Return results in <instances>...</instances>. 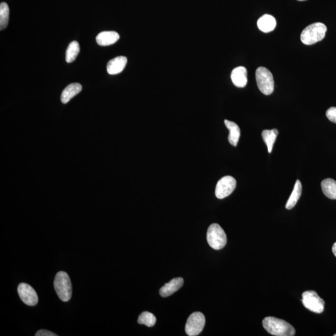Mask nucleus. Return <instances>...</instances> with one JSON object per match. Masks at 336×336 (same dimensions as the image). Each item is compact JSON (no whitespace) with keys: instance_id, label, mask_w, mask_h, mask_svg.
<instances>
[{"instance_id":"f3484780","label":"nucleus","mask_w":336,"mask_h":336,"mask_svg":"<svg viewBox=\"0 0 336 336\" xmlns=\"http://www.w3.org/2000/svg\"><path fill=\"white\" fill-rule=\"evenodd\" d=\"M302 193V185L299 180H296L294 189H293L292 194L289 197V200L287 202L286 208L287 210H292L300 198Z\"/></svg>"},{"instance_id":"4468645a","label":"nucleus","mask_w":336,"mask_h":336,"mask_svg":"<svg viewBox=\"0 0 336 336\" xmlns=\"http://www.w3.org/2000/svg\"><path fill=\"white\" fill-rule=\"evenodd\" d=\"M257 26L261 32L270 33L275 30L276 26V19L272 15H265L259 19Z\"/></svg>"},{"instance_id":"b1692460","label":"nucleus","mask_w":336,"mask_h":336,"mask_svg":"<svg viewBox=\"0 0 336 336\" xmlns=\"http://www.w3.org/2000/svg\"><path fill=\"white\" fill-rule=\"evenodd\" d=\"M36 336H57V334H55L52 332L47 331V330H39L36 334Z\"/></svg>"},{"instance_id":"bb28decb","label":"nucleus","mask_w":336,"mask_h":336,"mask_svg":"<svg viewBox=\"0 0 336 336\" xmlns=\"http://www.w3.org/2000/svg\"><path fill=\"white\" fill-rule=\"evenodd\" d=\"M334 336H336V334L334 335Z\"/></svg>"},{"instance_id":"dca6fc26","label":"nucleus","mask_w":336,"mask_h":336,"mask_svg":"<svg viewBox=\"0 0 336 336\" xmlns=\"http://www.w3.org/2000/svg\"><path fill=\"white\" fill-rule=\"evenodd\" d=\"M224 123L229 131L228 140L230 145L237 146L239 143L240 137H241V130L236 123L227 120H225Z\"/></svg>"},{"instance_id":"aec40b11","label":"nucleus","mask_w":336,"mask_h":336,"mask_svg":"<svg viewBox=\"0 0 336 336\" xmlns=\"http://www.w3.org/2000/svg\"><path fill=\"white\" fill-rule=\"evenodd\" d=\"M80 52V46L77 41L70 42L66 50V60L67 63H71L74 62Z\"/></svg>"},{"instance_id":"20e7f679","label":"nucleus","mask_w":336,"mask_h":336,"mask_svg":"<svg viewBox=\"0 0 336 336\" xmlns=\"http://www.w3.org/2000/svg\"><path fill=\"white\" fill-rule=\"evenodd\" d=\"M207 240L209 245L214 250H221L227 244V236L224 229L217 224H211L209 227Z\"/></svg>"},{"instance_id":"ddd939ff","label":"nucleus","mask_w":336,"mask_h":336,"mask_svg":"<svg viewBox=\"0 0 336 336\" xmlns=\"http://www.w3.org/2000/svg\"><path fill=\"white\" fill-rule=\"evenodd\" d=\"M120 39V35L115 32H101L96 37L97 44L101 46H111Z\"/></svg>"},{"instance_id":"a878e982","label":"nucleus","mask_w":336,"mask_h":336,"mask_svg":"<svg viewBox=\"0 0 336 336\" xmlns=\"http://www.w3.org/2000/svg\"><path fill=\"white\" fill-rule=\"evenodd\" d=\"M298 1H305V0H298Z\"/></svg>"},{"instance_id":"f03ea898","label":"nucleus","mask_w":336,"mask_h":336,"mask_svg":"<svg viewBox=\"0 0 336 336\" xmlns=\"http://www.w3.org/2000/svg\"><path fill=\"white\" fill-rule=\"evenodd\" d=\"M327 28L322 22L309 25L302 32L301 41L306 45H312L321 41L325 37Z\"/></svg>"},{"instance_id":"1a4fd4ad","label":"nucleus","mask_w":336,"mask_h":336,"mask_svg":"<svg viewBox=\"0 0 336 336\" xmlns=\"http://www.w3.org/2000/svg\"><path fill=\"white\" fill-rule=\"evenodd\" d=\"M18 293L21 301L28 306H33L38 303L37 293L30 285L22 283L19 285Z\"/></svg>"},{"instance_id":"39448f33","label":"nucleus","mask_w":336,"mask_h":336,"mask_svg":"<svg viewBox=\"0 0 336 336\" xmlns=\"http://www.w3.org/2000/svg\"><path fill=\"white\" fill-rule=\"evenodd\" d=\"M256 84L260 90L266 95L272 94L274 91V79L272 72L264 67H260L256 70Z\"/></svg>"},{"instance_id":"5701e85b","label":"nucleus","mask_w":336,"mask_h":336,"mask_svg":"<svg viewBox=\"0 0 336 336\" xmlns=\"http://www.w3.org/2000/svg\"><path fill=\"white\" fill-rule=\"evenodd\" d=\"M326 117L333 123H336V107H332L326 111Z\"/></svg>"},{"instance_id":"6e6552de","label":"nucleus","mask_w":336,"mask_h":336,"mask_svg":"<svg viewBox=\"0 0 336 336\" xmlns=\"http://www.w3.org/2000/svg\"><path fill=\"white\" fill-rule=\"evenodd\" d=\"M236 185L237 182L234 177L230 176L222 177L217 183L216 196L219 199L225 198L233 193Z\"/></svg>"},{"instance_id":"393cba45","label":"nucleus","mask_w":336,"mask_h":336,"mask_svg":"<svg viewBox=\"0 0 336 336\" xmlns=\"http://www.w3.org/2000/svg\"><path fill=\"white\" fill-rule=\"evenodd\" d=\"M332 252H333V253H334V255H335V256L336 257V242L334 243V245H333Z\"/></svg>"},{"instance_id":"423d86ee","label":"nucleus","mask_w":336,"mask_h":336,"mask_svg":"<svg viewBox=\"0 0 336 336\" xmlns=\"http://www.w3.org/2000/svg\"><path fill=\"white\" fill-rule=\"evenodd\" d=\"M302 302L306 309L317 314H321L324 312L325 303L315 291H306L302 295Z\"/></svg>"},{"instance_id":"0eeeda50","label":"nucleus","mask_w":336,"mask_h":336,"mask_svg":"<svg viewBox=\"0 0 336 336\" xmlns=\"http://www.w3.org/2000/svg\"><path fill=\"white\" fill-rule=\"evenodd\" d=\"M205 323L204 315L200 312H195L188 319L185 327L186 334L189 336L198 335L204 329Z\"/></svg>"},{"instance_id":"2eb2a0df","label":"nucleus","mask_w":336,"mask_h":336,"mask_svg":"<svg viewBox=\"0 0 336 336\" xmlns=\"http://www.w3.org/2000/svg\"><path fill=\"white\" fill-rule=\"evenodd\" d=\"M83 87L79 83H74L69 85L62 92L61 101L64 104L68 103L73 97L81 92Z\"/></svg>"},{"instance_id":"f257e3e1","label":"nucleus","mask_w":336,"mask_h":336,"mask_svg":"<svg viewBox=\"0 0 336 336\" xmlns=\"http://www.w3.org/2000/svg\"><path fill=\"white\" fill-rule=\"evenodd\" d=\"M263 326L269 334L276 336H293L295 329L285 320L275 317H267L262 321Z\"/></svg>"},{"instance_id":"412c9836","label":"nucleus","mask_w":336,"mask_h":336,"mask_svg":"<svg viewBox=\"0 0 336 336\" xmlns=\"http://www.w3.org/2000/svg\"><path fill=\"white\" fill-rule=\"evenodd\" d=\"M10 9L5 2L0 4V30H4L8 26L9 21Z\"/></svg>"},{"instance_id":"9b49d317","label":"nucleus","mask_w":336,"mask_h":336,"mask_svg":"<svg viewBox=\"0 0 336 336\" xmlns=\"http://www.w3.org/2000/svg\"><path fill=\"white\" fill-rule=\"evenodd\" d=\"M127 61L128 60L125 56H118L112 59L107 64V72L111 75L120 74L125 69Z\"/></svg>"},{"instance_id":"4be33fe9","label":"nucleus","mask_w":336,"mask_h":336,"mask_svg":"<svg viewBox=\"0 0 336 336\" xmlns=\"http://www.w3.org/2000/svg\"><path fill=\"white\" fill-rule=\"evenodd\" d=\"M157 318L152 313L145 312L142 313L138 318V323L140 324H144L146 326L151 327L154 326L156 323Z\"/></svg>"},{"instance_id":"7ed1b4c3","label":"nucleus","mask_w":336,"mask_h":336,"mask_svg":"<svg viewBox=\"0 0 336 336\" xmlns=\"http://www.w3.org/2000/svg\"><path fill=\"white\" fill-rule=\"evenodd\" d=\"M54 285L59 298L64 302L69 301L71 298L72 288L68 274L64 272L56 274Z\"/></svg>"},{"instance_id":"6ab92c4d","label":"nucleus","mask_w":336,"mask_h":336,"mask_svg":"<svg viewBox=\"0 0 336 336\" xmlns=\"http://www.w3.org/2000/svg\"><path fill=\"white\" fill-rule=\"evenodd\" d=\"M279 132L277 129L265 130L262 132V138L267 146L268 151L271 153L272 151L274 143H275L276 137Z\"/></svg>"},{"instance_id":"9d476101","label":"nucleus","mask_w":336,"mask_h":336,"mask_svg":"<svg viewBox=\"0 0 336 336\" xmlns=\"http://www.w3.org/2000/svg\"><path fill=\"white\" fill-rule=\"evenodd\" d=\"M230 78L234 86L239 88L245 87L248 82L247 69L243 66L236 67L231 71Z\"/></svg>"},{"instance_id":"a211bd4d","label":"nucleus","mask_w":336,"mask_h":336,"mask_svg":"<svg viewBox=\"0 0 336 336\" xmlns=\"http://www.w3.org/2000/svg\"><path fill=\"white\" fill-rule=\"evenodd\" d=\"M323 193L330 199H336V182L331 178L324 179L321 183Z\"/></svg>"},{"instance_id":"f8f14e48","label":"nucleus","mask_w":336,"mask_h":336,"mask_svg":"<svg viewBox=\"0 0 336 336\" xmlns=\"http://www.w3.org/2000/svg\"><path fill=\"white\" fill-rule=\"evenodd\" d=\"M183 283L184 280L182 278H174L160 289V294L162 297H168L178 291L183 286Z\"/></svg>"}]
</instances>
